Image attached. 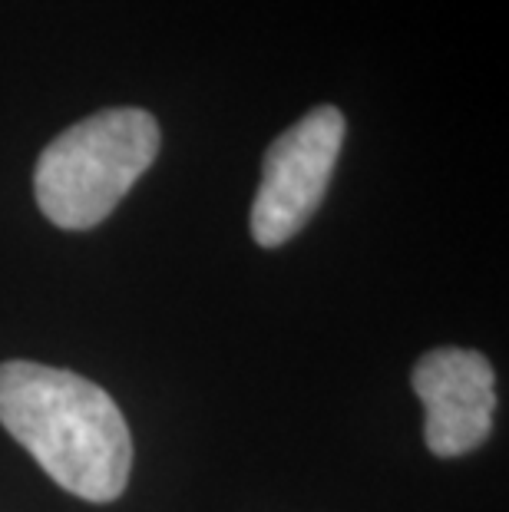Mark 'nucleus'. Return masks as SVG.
Instances as JSON below:
<instances>
[{"mask_svg":"<svg viewBox=\"0 0 509 512\" xmlns=\"http://www.w3.org/2000/svg\"><path fill=\"white\" fill-rule=\"evenodd\" d=\"M0 423L53 483L86 503L123 496L133 440L116 400L73 370L0 364Z\"/></svg>","mask_w":509,"mask_h":512,"instance_id":"nucleus-1","label":"nucleus"},{"mask_svg":"<svg viewBox=\"0 0 509 512\" xmlns=\"http://www.w3.org/2000/svg\"><path fill=\"white\" fill-rule=\"evenodd\" d=\"M159 123L136 106L80 119L40 152L34 195L47 222L86 232L113 215L159 156Z\"/></svg>","mask_w":509,"mask_h":512,"instance_id":"nucleus-2","label":"nucleus"},{"mask_svg":"<svg viewBox=\"0 0 509 512\" xmlns=\"http://www.w3.org/2000/svg\"><path fill=\"white\" fill-rule=\"evenodd\" d=\"M344 146V113L314 106L265 152L252 202V238L262 248L291 242L311 222L328 192Z\"/></svg>","mask_w":509,"mask_h":512,"instance_id":"nucleus-3","label":"nucleus"},{"mask_svg":"<svg viewBox=\"0 0 509 512\" xmlns=\"http://www.w3.org/2000/svg\"><path fill=\"white\" fill-rule=\"evenodd\" d=\"M414 394L424 400V440L440 460L486 443L496 413V377L480 351L437 347L414 367Z\"/></svg>","mask_w":509,"mask_h":512,"instance_id":"nucleus-4","label":"nucleus"}]
</instances>
